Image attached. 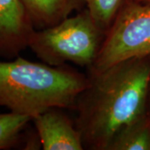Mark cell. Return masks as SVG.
I'll return each mask as SVG.
<instances>
[{"mask_svg":"<svg viewBox=\"0 0 150 150\" xmlns=\"http://www.w3.org/2000/svg\"><path fill=\"white\" fill-rule=\"evenodd\" d=\"M148 109L150 110V84L149 89V95H148Z\"/></svg>","mask_w":150,"mask_h":150,"instance_id":"cell-11","label":"cell"},{"mask_svg":"<svg viewBox=\"0 0 150 150\" xmlns=\"http://www.w3.org/2000/svg\"><path fill=\"white\" fill-rule=\"evenodd\" d=\"M128 0H86V8L96 23L107 33L118 12Z\"/></svg>","mask_w":150,"mask_h":150,"instance_id":"cell-9","label":"cell"},{"mask_svg":"<svg viewBox=\"0 0 150 150\" xmlns=\"http://www.w3.org/2000/svg\"><path fill=\"white\" fill-rule=\"evenodd\" d=\"M35 31L20 0H0V57L13 59L28 48Z\"/></svg>","mask_w":150,"mask_h":150,"instance_id":"cell-5","label":"cell"},{"mask_svg":"<svg viewBox=\"0 0 150 150\" xmlns=\"http://www.w3.org/2000/svg\"><path fill=\"white\" fill-rule=\"evenodd\" d=\"M88 77L89 84L74 106L75 125L84 149L108 150L120 129L148 110L150 56L123 61Z\"/></svg>","mask_w":150,"mask_h":150,"instance_id":"cell-1","label":"cell"},{"mask_svg":"<svg viewBox=\"0 0 150 150\" xmlns=\"http://www.w3.org/2000/svg\"><path fill=\"white\" fill-rule=\"evenodd\" d=\"M105 34L84 8L52 27L35 29L28 48L47 64L73 63L89 69Z\"/></svg>","mask_w":150,"mask_h":150,"instance_id":"cell-3","label":"cell"},{"mask_svg":"<svg viewBox=\"0 0 150 150\" xmlns=\"http://www.w3.org/2000/svg\"><path fill=\"white\" fill-rule=\"evenodd\" d=\"M88 84V75L65 65L52 66L21 57L0 61V106L31 118L52 108H74Z\"/></svg>","mask_w":150,"mask_h":150,"instance_id":"cell-2","label":"cell"},{"mask_svg":"<svg viewBox=\"0 0 150 150\" xmlns=\"http://www.w3.org/2000/svg\"><path fill=\"white\" fill-rule=\"evenodd\" d=\"M140 3H145V4H150V0H135Z\"/></svg>","mask_w":150,"mask_h":150,"instance_id":"cell-12","label":"cell"},{"mask_svg":"<svg viewBox=\"0 0 150 150\" xmlns=\"http://www.w3.org/2000/svg\"><path fill=\"white\" fill-rule=\"evenodd\" d=\"M32 120L29 116L11 112L0 113V149L12 147L17 142L22 130Z\"/></svg>","mask_w":150,"mask_h":150,"instance_id":"cell-10","label":"cell"},{"mask_svg":"<svg viewBox=\"0 0 150 150\" xmlns=\"http://www.w3.org/2000/svg\"><path fill=\"white\" fill-rule=\"evenodd\" d=\"M62 109L52 108L32 118L43 149H84L79 129Z\"/></svg>","mask_w":150,"mask_h":150,"instance_id":"cell-6","label":"cell"},{"mask_svg":"<svg viewBox=\"0 0 150 150\" xmlns=\"http://www.w3.org/2000/svg\"><path fill=\"white\" fill-rule=\"evenodd\" d=\"M150 56V4L128 0L118 12L103 40L89 74L113 65Z\"/></svg>","mask_w":150,"mask_h":150,"instance_id":"cell-4","label":"cell"},{"mask_svg":"<svg viewBox=\"0 0 150 150\" xmlns=\"http://www.w3.org/2000/svg\"><path fill=\"white\" fill-rule=\"evenodd\" d=\"M108 150H150V110L120 129Z\"/></svg>","mask_w":150,"mask_h":150,"instance_id":"cell-8","label":"cell"},{"mask_svg":"<svg viewBox=\"0 0 150 150\" xmlns=\"http://www.w3.org/2000/svg\"><path fill=\"white\" fill-rule=\"evenodd\" d=\"M35 29L52 27L74 12L86 8V0H20Z\"/></svg>","mask_w":150,"mask_h":150,"instance_id":"cell-7","label":"cell"}]
</instances>
